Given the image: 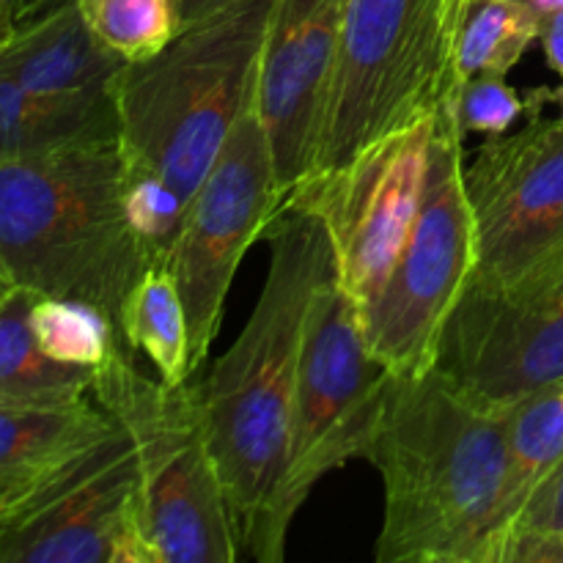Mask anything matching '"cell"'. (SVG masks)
<instances>
[{
	"instance_id": "25",
	"label": "cell",
	"mask_w": 563,
	"mask_h": 563,
	"mask_svg": "<svg viewBox=\"0 0 563 563\" xmlns=\"http://www.w3.org/2000/svg\"><path fill=\"white\" fill-rule=\"evenodd\" d=\"M124 209L152 262H170L187 212L181 192L152 170L124 165Z\"/></svg>"
},
{
	"instance_id": "16",
	"label": "cell",
	"mask_w": 563,
	"mask_h": 563,
	"mask_svg": "<svg viewBox=\"0 0 563 563\" xmlns=\"http://www.w3.org/2000/svg\"><path fill=\"white\" fill-rule=\"evenodd\" d=\"M124 60L97 42L75 0L14 25L0 44V71L31 91H110Z\"/></svg>"
},
{
	"instance_id": "23",
	"label": "cell",
	"mask_w": 563,
	"mask_h": 563,
	"mask_svg": "<svg viewBox=\"0 0 563 563\" xmlns=\"http://www.w3.org/2000/svg\"><path fill=\"white\" fill-rule=\"evenodd\" d=\"M31 328L47 357L80 368H99L124 341L119 324L99 308L77 300L36 295Z\"/></svg>"
},
{
	"instance_id": "4",
	"label": "cell",
	"mask_w": 563,
	"mask_h": 563,
	"mask_svg": "<svg viewBox=\"0 0 563 563\" xmlns=\"http://www.w3.org/2000/svg\"><path fill=\"white\" fill-rule=\"evenodd\" d=\"M275 0H225L187 20L157 55L110 82L124 165L163 176L190 203L256 91Z\"/></svg>"
},
{
	"instance_id": "32",
	"label": "cell",
	"mask_w": 563,
	"mask_h": 563,
	"mask_svg": "<svg viewBox=\"0 0 563 563\" xmlns=\"http://www.w3.org/2000/svg\"><path fill=\"white\" fill-rule=\"evenodd\" d=\"M11 289H14V284H11L9 275H5V273H3V267H0V300H3V297L9 295Z\"/></svg>"
},
{
	"instance_id": "17",
	"label": "cell",
	"mask_w": 563,
	"mask_h": 563,
	"mask_svg": "<svg viewBox=\"0 0 563 563\" xmlns=\"http://www.w3.org/2000/svg\"><path fill=\"white\" fill-rule=\"evenodd\" d=\"M119 137L113 93L31 91L0 71V157Z\"/></svg>"
},
{
	"instance_id": "3",
	"label": "cell",
	"mask_w": 563,
	"mask_h": 563,
	"mask_svg": "<svg viewBox=\"0 0 563 563\" xmlns=\"http://www.w3.org/2000/svg\"><path fill=\"white\" fill-rule=\"evenodd\" d=\"M148 264L124 209L119 137L0 157V267L11 284L119 324Z\"/></svg>"
},
{
	"instance_id": "14",
	"label": "cell",
	"mask_w": 563,
	"mask_h": 563,
	"mask_svg": "<svg viewBox=\"0 0 563 563\" xmlns=\"http://www.w3.org/2000/svg\"><path fill=\"white\" fill-rule=\"evenodd\" d=\"M344 0H275L256 104L284 203L317 174L341 53Z\"/></svg>"
},
{
	"instance_id": "11",
	"label": "cell",
	"mask_w": 563,
	"mask_h": 563,
	"mask_svg": "<svg viewBox=\"0 0 563 563\" xmlns=\"http://www.w3.org/2000/svg\"><path fill=\"white\" fill-rule=\"evenodd\" d=\"M434 115L377 137L341 168L308 179L286 203L313 209L328 229L335 280L361 311L388 284L423 198Z\"/></svg>"
},
{
	"instance_id": "28",
	"label": "cell",
	"mask_w": 563,
	"mask_h": 563,
	"mask_svg": "<svg viewBox=\"0 0 563 563\" xmlns=\"http://www.w3.org/2000/svg\"><path fill=\"white\" fill-rule=\"evenodd\" d=\"M69 3V0H11V11H14V25L27 20H36V16L47 14V11L58 9V5Z\"/></svg>"
},
{
	"instance_id": "27",
	"label": "cell",
	"mask_w": 563,
	"mask_h": 563,
	"mask_svg": "<svg viewBox=\"0 0 563 563\" xmlns=\"http://www.w3.org/2000/svg\"><path fill=\"white\" fill-rule=\"evenodd\" d=\"M539 44H542L548 66L561 77V88H555V93H559V104H563V9L542 16V22H539Z\"/></svg>"
},
{
	"instance_id": "13",
	"label": "cell",
	"mask_w": 563,
	"mask_h": 563,
	"mask_svg": "<svg viewBox=\"0 0 563 563\" xmlns=\"http://www.w3.org/2000/svg\"><path fill=\"white\" fill-rule=\"evenodd\" d=\"M434 366L476 405L506 412L563 377V256L515 289L467 286Z\"/></svg>"
},
{
	"instance_id": "22",
	"label": "cell",
	"mask_w": 563,
	"mask_h": 563,
	"mask_svg": "<svg viewBox=\"0 0 563 563\" xmlns=\"http://www.w3.org/2000/svg\"><path fill=\"white\" fill-rule=\"evenodd\" d=\"M97 42L137 64L157 55L185 25L181 0H75Z\"/></svg>"
},
{
	"instance_id": "30",
	"label": "cell",
	"mask_w": 563,
	"mask_h": 563,
	"mask_svg": "<svg viewBox=\"0 0 563 563\" xmlns=\"http://www.w3.org/2000/svg\"><path fill=\"white\" fill-rule=\"evenodd\" d=\"M14 31V11H11V0H0V44L5 42V36Z\"/></svg>"
},
{
	"instance_id": "9",
	"label": "cell",
	"mask_w": 563,
	"mask_h": 563,
	"mask_svg": "<svg viewBox=\"0 0 563 563\" xmlns=\"http://www.w3.org/2000/svg\"><path fill=\"white\" fill-rule=\"evenodd\" d=\"M548 104L517 132L489 135L465 159L476 220L471 289H515L563 256V104L555 115L544 113Z\"/></svg>"
},
{
	"instance_id": "29",
	"label": "cell",
	"mask_w": 563,
	"mask_h": 563,
	"mask_svg": "<svg viewBox=\"0 0 563 563\" xmlns=\"http://www.w3.org/2000/svg\"><path fill=\"white\" fill-rule=\"evenodd\" d=\"M225 0H181V16L187 20H196V16L207 14V11L218 9V5H223Z\"/></svg>"
},
{
	"instance_id": "21",
	"label": "cell",
	"mask_w": 563,
	"mask_h": 563,
	"mask_svg": "<svg viewBox=\"0 0 563 563\" xmlns=\"http://www.w3.org/2000/svg\"><path fill=\"white\" fill-rule=\"evenodd\" d=\"M539 22L520 0H471L456 47L460 80L482 71L509 75L539 42Z\"/></svg>"
},
{
	"instance_id": "15",
	"label": "cell",
	"mask_w": 563,
	"mask_h": 563,
	"mask_svg": "<svg viewBox=\"0 0 563 563\" xmlns=\"http://www.w3.org/2000/svg\"><path fill=\"white\" fill-rule=\"evenodd\" d=\"M115 429L91 399L64 407H0V506L9 520L82 451Z\"/></svg>"
},
{
	"instance_id": "5",
	"label": "cell",
	"mask_w": 563,
	"mask_h": 563,
	"mask_svg": "<svg viewBox=\"0 0 563 563\" xmlns=\"http://www.w3.org/2000/svg\"><path fill=\"white\" fill-rule=\"evenodd\" d=\"M121 341L93 368L91 396L130 432L141 465V517L157 563H234L240 533L209 440L198 372L152 379Z\"/></svg>"
},
{
	"instance_id": "26",
	"label": "cell",
	"mask_w": 563,
	"mask_h": 563,
	"mask_svg": "<svg viewBox=\"0 0 563 563\" xmlns=\"http://www.w3.org/2000/svg\"><path fill=\"white\" fill-rule=\"evenodd\" d=\"M500 563H563V456L522 506Z\"/></svg>"
},
{
	"instance_id": "2",
	"label": "cell",
	"mask_w": 563,
	"mask_h": 563,
	"mask_svg": "<svg viewBox=\"0 0 563 563\" xmlns=\"http://www.w3.org/2000/svg\"><path fill=\"white\" fill-rule=\"evenodd\" d=\"M264 240L269 269L234 344L201 377L209 440L234 515L240 548L256 559L284 478L308 317L335 269L328 229L313 209L284 203Z\"/></svg>"
},
{
	"instance_id": "10",
	"label": "cell",
	"mask_w": 563,
	"mask_h": 563,
	"mask_svg": "<svg viewBox=\"0 0 563 563\" xmlns=\"http://www.w3.org/2000/svg\"><path fill=\"white\" fill-rule=\"evenodd\" d=\"M280 207L284 196L275 176L273 148L253 91L218 159L187 203L168 262L185 300L196 372L212 350L242 256L264 236Z\"/></svg>"
},
{
	"instance_id": "18",
	"label": "cell",
	"mask_w": 563,
	"mask_h": 563,
	"mask_svg": "<svg viewBox=\"0 0 563 563\" xmlns=\"http://www.w3.org/2000/svg\"><path fill=\"white\" fill-rule=\"evenodd\" d=\"M36 291L14 286L0 300V407H64L91 399V368L42 352L31 328Z\"/></svg>"
},
{
	"instance_id": "33",
	"label": "cell",
	"mask_w": 563,
	"mask_h": 563,
	"mask_svg": "<svg viewBox=\"0 0 563 563\" xmlns=\"http://www.w3.org/2000/svg\"><path fill=\"white\" fill-rule=\"evenodd\" d=\"M3 517H5V511H3V506H0V522H3Z\"/></svg>"
},
{
	"instance_id": "6",
	"label": "cell",
	"mask_w": 563,
	"mask_h": 563,
	"mask_svg": "<svg viewBox=\"0 0 563 563\" xmlns=\"http://www.w3.org/2000/svg\"><path fill=\"white\" fill-rule=\"evenodd\" d=\"M467 5L471 0H344L339 69L313 176L341 168L377 137L454 99Z\"/></svg>"
},
{
	"instance_id": "1",
	"label": "cell",
	"mask_w": 563,
	"mask_h": 563,
	"mask_svg": "<svg viewBox=\"0 0 563 563\" xmlns=\"http://www.w3.org/2000/svg\"><path fill=\"white\" fill-rule=\"evenodd\" d=\"M363 460L385 487L377 563H498L506 412L467 399L438 366L390 374Z\"/></svg>"
},
{
	"instance_id": "20",
	"label": "cell",
	"mask_w": 563,
	"mask_h": 563,
	"mask_svg": "<svg viewBox=\"0 0 563 563\" xmlns=\"http://www.w3.org/2000/svg\"><path fill=\"white\" fill-rule=\"evenodd\" d=\"M509 416V476L498 517V563L506 537L528 504L533 489L542 484L563 456V377L533 390L517 401Z\"/></svg>"
},
{
	"instance_id": "31",
	"label": "cell",
	"mask_w": 563,
	"mask_h": 563,
	"mask_svg": "<svg viewBox=\"0 0 563 563\" xmlns=\"http://www.w3.org/2000/svg\"><path fill=\"white\" fill-rule=\"evenodd\" d=\"M520 3H526L528 9L537 11L539 16L550 14V11H559V9H563V0H520Z\"/></svg>"
},
{
	"instance_id": "19",
	"label": "cell",
	"mask_w": 563,
	"mask_h": 563,
	"mask_svg": "<svg viewBox=\"0 0 563 563\" xmlns=\"http://www.w3.org/2000/svg\"><path fill=\"white\" fill-rule=\"evenodd\" d=\"M119 330L126 346L143 352L165 383H185L196 374L185 300L168 262L148 264L137 278L121 306Z\"/></svg>"
},
{
	"instance_id": "24",
	"label": "cell",
	"mask_w": 563,
	"mask_h": 563,
	"mask_svg": "<svg viewBox=\"0 0 563 563\" xmlns=\"http://www.w3.org/2000/svg\"><path fill=\"white\" fill-rule=\"evenodd\" d=\"M553 99V88L517 91L506 82V75L465 77L454 93V113L465 135H506L517 121L528 119L533 110Z\"/></svg>"
},
{
	"instance_id": "12",
	"label": "cell",
	"mask_w": 563,
	"mask_h": 563,
	"mask_svg": "<svg viewBox=\"0 0 563 563\" xmlns=\"http://www.w3.org/2000/svg\"><path fill=\"white\" fill-rule=\"evenodd\" d=\"M0 563H157L141 517L137 451L119 421L0 522Z\"/></svg>"
},
{
	"instance_id": "7",
	"label": "cell",
	"mask_w": 563,
	"mask_h": 563,
	"mask_svg": "<svg viewBox=\"0 0 563 563\" xmlns=\"http://www.w3.org/2000/svg\"><path fill=\"white\" fill-rule=\"evenodd\" d=\"M390 372L368 350L361 311L333 269L317 289L308 317L289 454L256 561H284L291 522L317 484L366 456Z\"/></svg>"
},
{
	"instance_id": "8",
	"label": "cell",
	"mask_w": 563,
	"mask_h": 563,
	"mask_svg": "<svg viewBox=\"0 0 563 563\" xmlns=\"http://www.w3.org/2000/svg\"><path fill=\"white\" fill-rule=\"evenodd\" d=\"M476 269V220L465 187V132L454 99L434 113L421 209L405 251L363 317L372 355L394 377L432 372L445 324Z\"/></svg>"
}]
</instances>
